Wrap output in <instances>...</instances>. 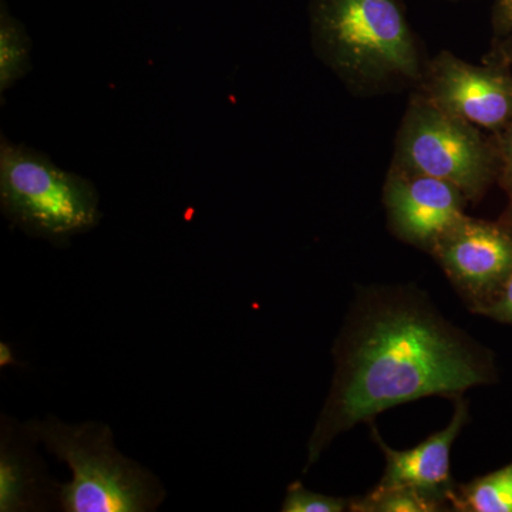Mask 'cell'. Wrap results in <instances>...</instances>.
Instances as JSON below:
<instances>
[{
	"instance_id": "6da1fadb",
	"label": "cell",
	"mask_w": 512,
	"mask_h": 512,
	"mask_svg": "<svg viewBox=\"0 0 512 512\" xmlns=\"http://www.w3.org/2000/svg\"><path fill=\"white\" fill-rule=\"evenodd\" d=\"M328 399L308 443L305 471L356 424L430 396L457 397L498 380L493 353L448 322L416 286L357 292L333 346Z\"/></svg>"
},
{
	"instance_id": "7a4b0ae2",
	"label": "cell",
	"mask_w": 512,
	"mask_h": 512,
	"mask_svg": "<svg viewBox=\"0 0 512 512\" xmlns=\"http://www.w3.org/2000/svg\"><path fill=\"white\" fill-rule=\"evenodd\" d=\"M312 47L356 96L414 90L424 59L397 0H313Z\"/></svg>"
},
{
	"instance_id": "3957f363",
	"label": "cell",
	"mask_w": 512,
	"mask_h": 512,
	"mask_svg": "<svg viewBox=\"0 0 512 512\" xmlns=\"http://www.w3.org/2000/svg\"><path fill=\"white\" fill-rule=\"evenodd\" d=\"M26 427L72 473V480L59 484L60 510L151 512L167 497L150 470L117 450L107 424H69L47 416L29 421Z\"/></svg>"
},
{
	"instance_id": "277c9868",
	"label": "cell",
	"mask_w": 512,
	"mask_h": 512,
	"mask_svg": "<svg viewBox=\"0 0 512 512\" xmlns=\"http://www.w3.org/2000/svg\"><path fill=\"white\" fill-rule=\"evenodd\" d=\"M0 207L20 231L56 247H66L101 220L100 195L92 181L5 136L0 138Z\"/></svg>"
},
{
	"instance_id": "5b68a950",
	"label": "cell",
	"mask_w": 512,
	"mask_h": 512,
	"mask_svg": "<svg viewBox=\"0 0 512 512\" xmlns=\"http://www.w3.org/2000/svg\"><path fill=\"white\" fill-rule=\"evenodd\" d=\"M390 165L446 181L468 202L480 201L498 174L494 140L417 90L394 138Z\"/></svg>"
},
{
	"instance_id": "8992f818",
	"label": "cell",
	"mask_w": 512,
	"mask_h": 512,
	"mask_svg": "<svg viewBox=\"0 0 512 512\" xmlns=\"http://www.w3.org/2000/svg\"><path fill=\"white\" fill-rule=\"evenodd\" d=\"M430 255L471 312L493 305L512 275V228L466 215L439 239Z\"/></svg>"
},
{
	"instance_id": "52a82bcc",
	"label": "cell",
	"mask_w": 512,
	"mask_h": 512,
	"mask_svg": "<svg viewBox=\"0 0 512 512\" xmlns=\"http://www.w3.org/2000/svg\"><path fill=\"white\" fill-rule=\"evenodd\" d=\"M417 92L440 109L485 133H501L512 123V77L504 63L471 64L441 50L424 64Z\"/></svg>"
},
{
	"instance_id": "ba28073f",
	"label": "cell",
	"mask_w": 512,
	"mask_h": 512,
	"mask_svg": "<svg viewBox=\"0 0 512 512\" xmlns=\"http://www.w3.org/2000/svg\"><path fill=\"white\" fill-rule=\"evenodd\" d=\"M463 192L429 175L390 165L383 184V205L394 237L424 252L466 217Z\"/></svg>"
},
{
	"instance_id": "9c48e42d",
	"label": "cell",
	"mask_w": 512,
	"mask_h": 512,
	"mask_svg": "<svg viewBox=\"0 0 512 512\" xmlns=\"http://www.w3.org/2000/svg\"><path fill=\"white\" fill-rule=\"evenodd\" d=\"M467 421L468 404L460 396L456 399L453 419L446 429L431 434L419 446L409 450H393L373 427V439L386 460L382 480L377 485L419 491L450 511V500L457 488L451 476V448Z\"/></svg>"
},
{
	"instance_id": "30bf717a",
	"label": "cell",
	"mask_w": 512,
	"mask_h": 512,
	"mask_svg": "<svg viewBox=\"0 0 512 512\" xmlns=\"http://www.w3.org/2000/svg\"><path fill=\"white\" fill-rule=\"evenodd\" d=\"M39 441L26 424L3 417L0 436V511L49 510L59 505V483H53L35 451Z\"/></svg>"
},
{
	"instance_id": "8fae6325",
	"label": "cell",
	"mask_w": 512,
	"mask_h": 512,
	"mask_svg": "<svg viewBox=\"0 0 512 512\" xmlns=\"http://www.w3.org/2000/svg\"><path fill=\"white\" fill-rule=\"evenodd\" d=\"M450 507L457 512H512V461L470 483L457 484Z\"/></svg>"
},
{
	"instance_id": "7c38bea8",
	"label": "cell",
	"mask_w": 512,
	"mask_h": 512,
	"mask_svg": "<svg viewBox=\"0 0 512 512\" xmlns=\"http://www.w3.org/2000/svg\"><path fill=\"white\" fill-rule=\"evenodd\" d=\"M30 53L32 45L28 33L3 5L0 15V93H5L30 72Z\"/></svg>"
},
{
	"instance_id": "4fadbf2b",
	"label": "cell",
	"mask_w": 512,
	"mask_h": 512,
	"mask_svg": "<svg viewBox=\"0 0 512 512\" xmlns=\"http://www.w3.org/2000/svg\"><path fill=\"white\" fill-rule=\"evenodd\" d=\"M350 512H439L446 511L439 503L403 487L376 485L363 497L349 500Z\"/></svg>"
},
{
	"instance_id": "5bb4252c",
	"label": "cell",
	"mask_w": 512,
	"mask_h": 512,
	"mask_svg": "<svg viewBox=\"0 0 512 512\" xmlns=\"http://www.w3.org/2000/svg\"><path fill=\"white\" fill-rule=\"evenodd\" d=\"M282 512H343L349 511V500L315 493L303 487L301 481H293L281 505Z\"/></svg>"
},
{
	"instance_id": "9a60e30c",
	"label": "cell",
	"mask_w": 512,
	"mask_h": 512,
	"mask_svg": "<svg viewBox=\"0 0 512 512\" xmlns=\"http://www.w3.org/2000/svg\"><path fill=\"white\" fill-rule=\"evenodd\" d=\"M494 144L497 150V177L512 204V123L501 133L495 134Z\"/></svg>"
},
{
	"instance_id": "2e32d148",
	"label": "cell",
	"mask_w": 512,
	"mask_h": 512,
	"mask_svg": "<svg viewBox=\"0 0 512 512\" xmlns=\"http://www.w3.org/2000/svg\"><path fill=\"white\" fill-rule=\"evenodd\" d=\"M481 315L487 316L495 322L512 325V275L508 279L507 285L504 286L503 292L498 296L497 301L484 309Z\"/></svg>"
},
{
	"instance_id": "e0dca14e",
	"label": "cell",
	"mask_w": 512,
	"mask_h": 512,
	"mask_svg": "<svg viewBox=\"0 0 512 512\" xmlns=\"http://www.w3.org/2000/svg\"><path fill=\"white\" fill-rule=\"evenodd\" d=\"M497 32L507 35L512 30V0H500L497 12Z\"/></svg>"
},
{
	"instance_id": "ac0fdd59",
	"label": "cell",
	"mask_w": 512,
	"mask_h": 512,
	"mask_svg": "<svg viewBox=\"0 0 512 512\" xmlns=\"http://www.w3.org/2000/svg\"><path fill=\"white\" fill-rule=\"evenodd\" d=\"M507 36H510V39H507V42H505L503 46H497L493 59L497 60V62L504 63L505 66H507L508 63H512V32L508 33Z\"/></svg>"
},
{
	"instance_id": "d6986e66",
	"label": "cell",
	"mask_w": 512,
	"mask_h": 512,
	"mask_svg": "<svg viewBox=\"0 0 512 512\" xmlns=\"http://www.w3.org/2000/svg\"><path fill=\"white\" fill-rule=\"evenodd\" d=\"M16 363L15 355H13L12 349L8 343H0V365L2 367L13 365Z\"/></svg>"
},
{
	"instance_id": "ffe728a7",
	"label": "cell",
	"mask_w": 512,
	"mask_h": 512,
	"mask_svg": "<svg viewBox=\"0 0 512 512\" xmlns=\"http://www.w3.org/2000/svg\"><path fill=\"white\" fill-rule=\"evenodd\" d=\"M504 222H505V224L510 225V227L512 228V204H511L510 211H508V217L505 218Z\"/></svg>"
}]
</instances>
